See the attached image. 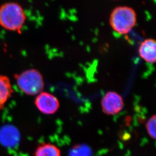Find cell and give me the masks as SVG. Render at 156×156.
Returning <instances> with one entry per match:
<instances>
[{
  "label": "cell",
  "mask_w": 156,
  "mask_h": 156,
  "mask_svg": "<svg viewBox=\"0 0 156 156\" xmlns=\"http://www.w3.org/2000/svg\"><path fill=\"white\" fill-rule=\"evenodd\" d=\"M91 152L87 146H77L71 151L69 156H91Z\"/></svg>",
  "instance_id": "cell-11"
},
{
  "label": "cell",
  "mask_w": 156,
  "mask_h": 156,
  "mask_svg": "<svg viewBox=\"0 0 156 156\" xmlns=\"http://www.w3.org/2000/svg\"><path fill=\"white\" fill-rule=\"evenodd\" d=\"M101 105L104 113L108 115H116L124 108V100L119 93L109 91L102 98Z\"/></svg>",
  "instance_id": "cell-5"
},
{
  "label": "cell",
  "mask_w": 156,
  "mask_h": 156,
  "mask_svg": "<svg viewBox=\"0 0 156 156\" xmlns=\"http://www.w3.org/2000/svg\"><path fill=\"white\" fill-rule=\"evenodd\" d=\"M35 104L42 113L46 115L55 113L60 106L59 100L56 96L44 91L37 95L35 100Z\"/></svg>",
  "instance_id": "cell-4"
},
{
  "label": "cell",
  "mask_w": 156,
  "mask_h": 156,
  "mask_svg": "<svg viewBox=\"0 0 156 156\" xmlns=\"http://www.w3.org/2000/svg\"><path fill=\"white\" fill-rule=\"evenodd\" d=\"M0 139L2 142L5 145L14 146L19 141V133L13 127H6L2 130Z\"/></svg>",
  "instance_id": "cell-8"
},
{
  "label": "cell",
  "mask_w": 156,
  "mask_h": 156,
  "mask_svg": "<svg viewBox=\"0 0 156 156\" xmlns=\"http://www.w3.org/2000/svg\"><path fill=\"white\" fill-rule=\"evenodd\" d=\"M13 93L10 78L6 75L0 74V110L4 107Z\"/></svg>",
  "instance_id": "cell-7"
},
{
  "label": "cell",
  "mask_w": 156,
  "mask_h": 156,
  "mask_svg": "<svg viewBox=\"0 0 156 156\" xmlns=\"http://www.w3.org/2000/svg\"><path fill=\"white\" fill-rule=\"evenodd\" d=\"M14 78L19 90L27 95L35 96L44 91V80L38 70L34 68L25 70L16 74Z\"/></svg>",
  "instance_id": "cell-3"
},
{
  "label": "cell",
  "mask_w": 156,
  "mask_h": 156,
  "mask_svg": "<svg viewBox=\"0 0 156 156\" xmlns=\"http://www.w3.org/2000/svg\"><path fill=\"white\" fill-rule=\"evenodd\" d=\"M35 156H61V151L51 144H44L39 146L35 151Z\"/></svg>",
  "instance_id": "cell-9"
},
{
  "label": "cell",
  "mask_w": 156,
  "mask_h": 156,
  "mask_svg": "<svg viewBox=\"0 0 156 156\" xmlns=\"http://www.w3.org/2000/svg\"><path fill=\"white\" fill-rule=\"evenodd\" d=\"M109 22L115 32L120 34H127L136 25L137 14L130 7L117 6L110 13Z\"/></svg>",
  "instance_id": "cell-2"
},
{
  "label": "cell",
  "mask_w": 156,
  "mask_h": 156,
  "mask_svg": "<svg viewBox=\"0 0 156 156\" xmlns=\"http://www.w3.org/2000/svg\"><path fill=\"white\" fill-rule=\"evenodd\" d=\"M146 128L149 136L156 140V115H154L147 120Z\"/></svg>",
  "instance_id": "cell-10"
},
{
  "label": "cell",
  "mask_w": 156,
  "mask_h": 156,
  "mask_svg": "<svg viewBox=\"0 0 156 156\" xmlns=\"http://www.w3.org/2000/svg\"><path fill=\"white\" fill-rule=\"evenodd\" d=\"M26 20L25 10L19 3L8 2L0 5V25L5 30L21 34Z\"/></svg>",
  "instance_id": "cell-1"
},
{
  "label": "cell",
  "mask_w": 156,
  "mask_h": 156,
  "mask_svg": "<svg viewBox=\"0 0 156 156\" xmlns=\"http://www.w3.org/2000/svg\"><path fill=\"white\" fill-rule=\"evenodd\" d=\"M140 58L149 63H156V40L147 38L143 41L139 48Z\"/></svg>",
  "instance_id": "cell-6"
}]
</instances>
